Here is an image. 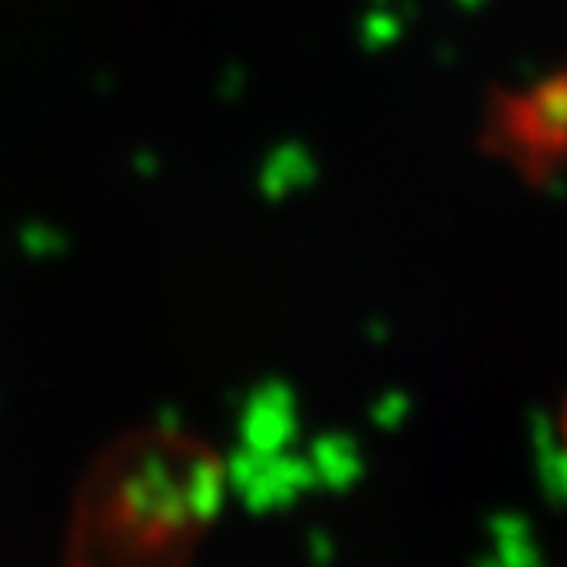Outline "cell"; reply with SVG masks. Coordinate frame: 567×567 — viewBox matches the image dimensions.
I'll list each match as a JSON object with an SVG mask.
<instances>
[{"label":"cell","mask_w":567,"mask_h":567,"mask_svg":"<svg viewBox=\"0 0 567 567\" xmlns=\"http://www.w3.org/2000/svg\"><path fill=\"white\" fill-rule=\"evenodd\" d=\"M493 131L499 151L526 172L554 165L557 154H567V72L540 79L519 96H506Z\"/></svg>","instance_id":"2"},{"label":"cell","mask_w":567,"mask_h":567,"mask_svg":"<svg viewBox=\"0 0 567 567\" xmlns=\"http://www.w3.org/2000/svg\"><path fill=\"white\" fill-rule=\"evenodd\" d=\"M557 449H560V458L567 462V403L560 408V417H557Z\"/></svg>","instance_id":"3"},{"label":"cell","mask_w":567,"mask_h":567,"mask_svg":"<svg viewBox=\"0 0 567 567\" xmlns=\"http://www.w3.org/2000/svg\"><path fill=\"white\" fill-rule=\"evenodd\" d=\"M202 519V458L141 441L113 458L90 489L83 557L90 567H172Z\"/></svg>","instance_id":"1"}]
</instances>
